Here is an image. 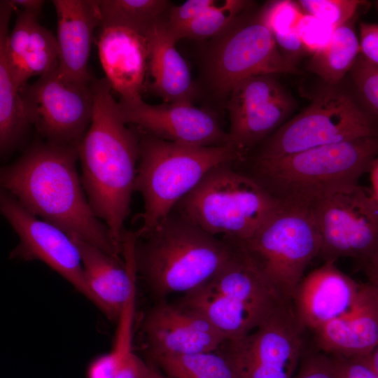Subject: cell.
I'll return each instance as SVG.
<instances>
[{
  "mask_svg": "<svg viewBox=\"0 0 378 378\" xmlns=\"http://www.w3.org/2000/svg\"><path fill=\"white\" fill-rule=\"evenodd\" d=\"M77 146L44 140L33 143L1 168V190L36 217L122 258L106 225L94 214L77 170Z\"/></svg>",
  "mask_w": 378,
  "mask_h": 378,
  "instance_id": "6da1fadb",
  "label": "cell"
},
{
  "mask_svg": "<svg viewBox=\"0 0 378 378\" xmlns=\"http://www.w3.org/2000/svg\"><path fill=\"white\" fill-rule=\"evenodd\" d=\"M91 123L77 146L81 181L94 214L122 248L139 158L141 132L122 119L106 78H92Z\"/></svg>",
  "mask_w": 378,
  "mask_h": 378,
  "instance_id": "7a4b0ae2",
  "label": "cell"
},
{
  "mask_svg": "<svg viewBox=\"0 0 378 378\" xmlns=\"http://www.w3.org/2000/svg\"><path fill=\"white\" fill-rule=\"evenodd\" d=\"M236 250V244L211 234L173 210L148 234L136 237L134 255L137 276L161 300L209 281Z\"/></svg>",
  "mask_w": 378,
  "mask_h": 378,
  "instance_id": "3957f363",
  "label": "cell"
},
{
  "mask_svg": "<svg viewBox=\"0 0 378 378\" xmlns=\"http://www.w3.org/2000/svg\"><path fill=\"white\" fill-rule=\"evenodd\" d=\"M378 155V134L319 146L286 156L251 160L247 174L281 203L311 206L358 185Z\"/></svg>",
  "mask_w": 378,
  "mask_h": 378,
  "instance_id": "277c9868",
  "label": "cell"
},
{
  "mask_svg": "<svg viewBox=\"0 0 378 378\" xmlns=\"http://www.w3.org/2000/svg\"><path fill=\"white\" fill-rule=\"evenodd\" d=\"M140 132L134 190L142 196L144 211L139 216L141 225L135 232L137 237L151 232L210 170L222 164L244 161L232 144L188 146Z\"/></svg>",
  "mask_w": 378,
  "mask_h": 378,
  "instance_id": "5b68a950",
  "label": "cell"
},
{
  "mask_svg": "<svg viewBox=\"0 0 378 378\" xmlns=\"http://www.w3.org/2000/svg\"><path fill=\"white\" fill-rule=\"evenodd\" d=\"M232 164L210 170L174 209L211 234L240 244L249 239L281 203Z\"/></svg>",
  "mask_w": 378,
  "mask_h": 378,
  "instance_id": "8992f818",
  "label": "cell"
},
{
  "mask_svg": "<svg viewBox=\"0 0 378 378\" xmlns=\"http://www.w3.org/2000/svg\"><path fill=\"white\" fill-rule=\"evenodd\" d=\"M237 244L269 289L284 302L292 301L321 246L311 207L292 203H281L249 239Z\"/></svg>",
  "mask_w": 378,
  "mask_h": 378,
  "instance_id": "52a82bcc",
  "label": "cell"
},
{
  "mask_svg": "<svg viewBox=\"0 0 378 378\" xmlns=\"http://www.w3.org/2000/svg\"><path fill=\"white\" fill-rule=\"evenodd\" d=\"M377 134L378 119L351 93L328 85L304 111L264 140L252 159L276 158Z\"/></svg>",
  "mask_w": 378,
  "mask_h": 378,
  "instance_id": "ba28073f",
  "label": "cell"
},
{
  "mask_svg": "<svg viewBox=\"0 0 378 378\" xmlns=\"http://www.w3.org/2000/svg\"><path fill=\"white\" fill-rule=\"evenodd\" d=\"M248 9L213 37L206 48L204 77L217 97L229 96L237 83L253 76L298 72L281 53L260 12L249 15Z\"/></svg>",
  "mask_w": 378,
  "mask_h": 378,
  "instance_id": "9c48e42d",
  "label": "cell"
},
{
  "mask_svg": "<svg viewBox=\"0 0 378 378\" xmlns=\"http://www.w3.org/2000/svg\"><path fill=\"white\" fill-rule=\"evenodd\" d=\"M325 262L350 258L364 267L378 257V202L370 188L357 185L311 206Z\"/></svg>",
  "mask_w": 378,
  "mask_h": 378,
  "instance_id": "30bf717a",
  "label": "cell"
},
{
  "mask_svg": "<svg viewBox=\"0 0 378 378\" xmlns=\"http://www.w3.org/2000/svg\"><path fill=\"white\" fill-rule=\"evenodd\" d=\"M304 329L292 301L281 303L254 330L219 349L239 378H294L305 352Z\"/></svg>",
  "mask_w": 378,
  "mask_h": 378,
  "instance_id": "8fae6325",
  "label": "cell"
},
{
  "mask_svg": "<svg viewBox=\"0 0 378 378\" xmlns=\"http://www.w3.org/2000/svg\"><path fill=\"white\" fill-rule=\"evenodd\" d=\"M28 119L43 140L77 146L92 118L91 82L62 75L58 66L20 89Z\"/></svg>",
  "mask_w": 378,
  "mask_h": 378,
  "instance_id": "7c38bea8",
  "label": "cell"
},
{
  "mask_svg": "<svg viewBox=\"0 0 378 378\" xmlns=\"http://www.w3.org/2000/svg\"><path fill=\"white\" fill-rule=\"evenodd\" d=\"M0 211L19 238L11 258L45 263L93 304L78 248L67 233L29 212L4 190Z\"/></svg>",
  "mask_w": 378,
  "mask_h": 378,
  "instance_id": "4fadbf2b",
  "label": "cell"
},
{
  "mask_svg": "<svg viewBox=\"0 0 378 378\" xmlns=\"http://www.w3.org/2000/svg\"><path fill=\"white\" fill-rule=\"evenodd\" d=\"M272 74L246 78L231 90L227 102L230 144L246 160L248 153L284 122L294 102Z\"/></svg>",
  "mask_w": 378,
  "mask_h": 378,
  "instance_id": "5bb4252c",
  "label": "cell"
},
{
  "mask_svg": "<svg viewBox=\"0 0 378 378\" xmlns=\"http://www.w3.org/2000/svg\"><path fill=\"white\" fill-rule=\"evenodd\" d=\"M124 121L159 139L188 146L231 144L228 132L211 111L189 103L152 105L142 98L120 99Z\"/></svg>",
  "mask_w": 378,
  "mask_h": 378,
  "instance_id": "9a60e30c",
  "label": "cell"
},
{
  "mask_svg": "<svg viewBox=\"0 0 378 378\" xmlns=\"http://www.w3.org/2000/svg\"><path fill=\"white\" fill-rule=\"evenodd\" d=\"M69 236L78 248L93 304L109 320L118 321L127 302L136 293V233L125 231L122 258L113 257L77 236Z\"/></svg>",
  "mask_w": 378,
  "mask_h": 378,
  "instance_id": "2e32d148",
  "label": "cell"
},
{
  "mask_svg": "<svg viewBox=\"0 0 378 378\" xmlns=\"http://www.w3.org/2000/svg\"><path fill=\"white\" fill-rule=\"evenodd\" d=\"M142 330L150 358L216 351L226 340L203 316L166 300L146 313Z\"/></svg>",
  "mask_w": 378,
  "mask_h": 378,
  "instance_id": "e0dca14e",
  "label": "cell"
},
{
  "mask_svg": "<svg viewBox=\"0 0 378 378\" xmlns=\"http://www.w3.org/2000/svg\"><path fill=\"white\" fill-rule=\"evenodd\" d=\"M360 286L335 262H324L302 279L293 294L298 322L314 332L344 316L356 304Z\"/></svg>",
  "mask_w": 378,
  "mask_h": 378,
  "instance_id": "ac0fdd59",
  "label": "cell"
},
{
  "mask_svg": "<svg viewBox=\"0 0 378 378\" xmlns=\"http://www.w3.org/2000/svg\"><path fill=\"white\" fill-rule=\"evenodd\" d=\"M97 46L105 78L120 99L141 98L148 69L146 33L101 24Z\"/></svg>",
  "mask_w": 378,
  "mask_h": 378,
  "instance_id": "d6986e66",
  "label": "cell"
},
{
  "mask_svg": "<svg viewBox=\"0 0 378 378\" xmlns=\"http://www.w3.org/2000/svg\"><path fill=\"white\" fill-rule=\"evenodd\" d=\"M57 19L58 69L66 78L89 83L88 60L94 31L101 24L99 0H53Z\"/></svg>",
  "mask_w": 378,
  "mask_h": 378,
  "instance_id": "ffe728a7",
  "label": "cell"
},
{
  "mask_svg": "<svg viewBox=\"0 0 378 378\" xmlns=\"http://www.w3.org/2000/svg\"><path fill=\"white\" fill-rule=\"evenodd\" d=\"M316 346L330 355L365 357L378 346V289L361 284L352 309L314 331Z\"/></svg>",
  "mask_w": 378,
  "mask_h": 378,
  "instance_id": "44dd1931",
  "label": "cell"
},
{
  "mask_svg": "<svg viewBox=\"0 0 378 378\" xmlns=\"http://www.w3.org/2000/svg\"><path fill=\"white\" fill-rule=\"evenodd\" d=\"M17 10L6 51L10 73L20 89L30 78L40 77L57 67L59 51L56 36L40 24L38 15Z\"/></svg>",
  "mask_w": 378,
  "mask_h": 378,
  "instance_id": "7402d4cb",
  "label": "cell"
},
{
  "mask_svg": "<svg viewBox=\"0 0 378 378\" xmlns=\"http://www.w3.org/2000/svg\"><path fill=\"white\" fill-rule=\"evenodd\" d=\"M167 17L146 32L152 92L165 103L192 104L196 94L188 66L169 34Z\"/></svg>",
  "mask_w": 378,
  "mask_h": 378,
  "instance_id": "603a6c76",
  "label": "cell"
},
{
  "mask_svg": "<svg viewBox=\"0 0 378 378\" xmlns=\"http://www.w3.org/2000/svg\"><path fill=\"white\" fill-rule=\"evenodd\" d=\"M15 10L9 0L0 1V154L9 157L25 141L32 127L23 100L10 73L6 43L9 22Z\"/></svg>",
  "mask_w": 378,
  "mask_h": 378,
  "instance_id": "cb8c5ba5",
  "label": "cell"
},
{
  "mask_svg": "<svg viewBox=\"0 0 378 378\" xmlns=\"http://www.w3.org/2000/svg\"><path fill=\"white\" fill-rule=\"evenodd\" d=\"M179 304L203 316L226 340L248 335L269 316L218 291L208 283L185 294Z\"/></svg>",
  "mask_w": 378,
  "mask_h": 378,
  "instance_id": "d4e9b609",
  "label": "cell"
},
{
  "mask_svg": "<svg viewBox=\"0 0 378 378\" xmlns=\"http://www.w3.org/2000/svg\"><path fill=\"white\" fill-rule=\"evenodd\" d=\"M360 55V44L350 22L334 29L330 41L312 55L308 69L330 86L337 85Z\"/></svg>",
  "mask_w": 378,
  "mask_h": 378,
  "instance_id": "484cf974",
  "label": "cell"
},
{
  "mask_svg": "<svg viewBox=\"0 0 378 378\" xmlns=\"http://www.w3.org/2000/svg\"><path fill=\"white\" fill-rule=\"evenodd\" d=\"M172 378H239L229 358L216 351L151 358Z\"/></svg>",
  "mask_w": 378,
  "mask_h": 378,
  "instance_id": "4316f807",
  "label": "cell"
},
{
  "mask_svg": "<svg viewBox=\"0 0 378 378\" xmlns=\"http://www.w3.org/2000/svg\"><path fill=\"white\" fill-rule=\"evenodd\" d=\"M171 6L166 0H99L101 24L127 27L146 34L167 15Z\"/></svg>",
  "mask_w": 378,
  "mask_h": 378,
  "instance_id": "83f0119b",
  "label": "cell"
},
{
  "mask_svg": "<svg viewBox=\"0 0 378 378\" xmlns=\"http://www.w3.org/2000/svg\"><path fill=\"white\" fill-rule=\"evenodd\" d=\"M251 5V1L245 0L219 1L216 6L183 26L174 30L168 29L169 34L175 42L181 38H212L223 31L241 13L250 8Z\"/></svg>",
  "mask_w": 378,
  "mask_h": 378,
  "instance_id": "f1b7e54d",
  "label": "cell"
},
{
  "mask_svg": "<svg viewBox=\"0 0 378 378\" xmlns=\"http://www.w3.org/2000/svg\"><path fill=\"white\" fill-rule=\"evenodd\" d=\"M134 316L132 310L123 312L118 321L113 349L92 361L88 368L87 378H115L125 356L133 351Z\"/></svg>",
  "mask_w": 378,
  "mask_h": 378,
  "instance_id": "f546056e",
  "label": "cell"
},
{
  "mask_svg": "<svg viewBox=\"0 0 378 378\" xmlns=\"http://www.w3.org/2000/svg\"><path fill=\"white\" fill-rule=\"evenodd\" d=\"M298 5L304 13L309 14L336 29L348 22L365 4L359 0H300Z\"/></svg>",
  "mask_w": 378,
  "mask_h": 378,
  "instance_id": "4dcf8cb0",
  "label": "cell"
},
{
  "mask_svg": "<svg viewBox=\"0 0 378 378\" xmlns=\"http://www.w3.org/2000/svg\"><path fill=\"white\" fill-rule=\"evenodd\" d=\"M259 12L262 20L273 36L296 29L304 13L298 3L289 0L269 1Z\"/></svg>",
  "mask_w": 378,
  "mask_h": 378,
  "instance_id": "1f68e13d",
  "label": "cell"
},
{
  "mask_svg": "<svg viewBox=\"0 0 378 378\" xmlns=\"http://www.w3.org/2000/svg\"><path fill=\"white\" fill-rule=\"evenodd\" d=\"M350 74L363 104L378 119V67L359 55Z\"/></svg>",
  "mask_w": 378,
  "mask_h": 378,
  "instance_id": "d6a6232c",
  "label": "cell"
},
{
  "mask_svg": "<svg viewBox=\"0 0 378 378\" xmlns=\"http://www.w3.org/2000/svg\"><path fill=\"white\" fill-rule=\"evenodd\" d=\"M296 29L305 51L312 55L327 45L334 31L330 26L305 13L301 16Z\"/></svg>",
  "mask_w": 378,
  "mask_h": 378,
  "instance_id": "836d02e7",
  "label": "cell"
},
{
  "mask_svg": "<svg viewBox=\"0 0 378 378\" xmlns=\"http://www.w3.org/2000/svg\"><path fill=\"white\" fill-rule=\"evenodd\" d=\"M335 378H378L364 357H330Z\"/></svg>",
  "mask_w": 378,
  "mask_h": 378,
  "instance_id": "e575fe53",
  "label": "cell"
},
{
  "mask_svg": "<svg viewBox=\"0 0 378 378\" xmlns=\"http://www.w3.org/2000/svg\"><path fill=\"white\" fill-rule=\"evenodd\" d=\"M294 378H335L330 356L304 352Z\"/></svg>",
  "mask_w": 378,
  "mask_h": 378,
  "instance_id": "d590c367",
  "label": "cell"
},
{
  "mask_svg": "<svg viewBox=\"0 0 378 378\" xmlns=\"http://www.w3.org/2000/svg\"><path fill=\"white\" fill-rule=\"evenodd\" d=\"M360 55L378 67V24H360Z\"/></svg>",
  "mask_w": 378,
  "mask_h": 378,
  "instance_id": "8d00e7d4",
  "label": "cell"
},
{
  "mask_svg": "<svg viewBox=\"0 0 378 378\" xmlns=\"http://www.w3.org/2000/svg\"><path fill=\"white\" fill-rule=\"evenodd\" d=\"M273 36L281 53L288 61L294 64L296 59L303 53L307 52L297 29L286 34L274 35Z\"/></svg>",
  "mask_w": 378,
  "mask_h": 378,
  "instance_id": "74e56055",
  "label": "cell"
},
{
  "mask_svg": "<svg viewBox=\"0 0 378 378\" xmlns=\"http://www.w3.org/2000/svg\"><path fill=\"white\" fill-rule=\"evenodd\" d=\"M138 357L133 351L125 356L115 378H138Z\"/></svg>",
  "mask_w": 378,
  "mask_h": 378,
  "instance_id": "f35d334b",
  "label": "cell"
},
{
  "mask_svg": "<svg viewBox=\"0 0 378 378\" xmlns=\"http://www.w3.org/2000/svg\"><path fill=\"white\" fill-rule=\"evenodd\" d=\"M15 10H24L39 15L41 13L44 1L42 0H10Z\"/></svg>",
  "mask_w": 378,
  "mask_h": 378,
  "instance_id": "ab89813d",
  "label": "cell"
},
{
  "mask_svg": "<svg viewBox=\"0 0 378 378\" xmlns=\"http://www.w3.org/2000/svg\"><path fill=\"white\" fill-rule=\"evenodd\" d=\"M138 378H165L154 367L139 358Z\"/></svg>",
  "mask_w": 378,
  "mask_h": 378,
  "instance_id": "60d3db41",
  "label": "cell"
},
{
  "mask_svg": "<svg viewBox=\"0 0 378 378\" xmlns=\"http://www.w3.org/2000/svg\"><path fill=\"white\" fill-rule=\"evenodd\" d=\"M369 174L371 182L370 190L374 198L378 202V155L373 161Z\"/></svg>",
  "mask_w": 378,
  "mask_h": 378,
  "instance_id": "b9f144b4",
  "label": "cell"
},
{
  "mask_svg": "<svg viewBox=\"0 0 378 378\" xmlns=\"http://www.w3.org/2000/svg\"><path fill=\"white\" fill-rule=\"evenodd\" d=\"M370 284L378 289V257L363 267Z\"/></svg>",
  "mask_w": 378,
  "mask_h": 378,
  "instance_id": "7bdbcfd3",
  "label": "cell"
},
{
  "mask_svg": "<svg viewBox=\"0 0 378 378\" xmlns=\"http://www.w3.org/2000/svg\"><path fill=\"white\" fill-rule=\"evenodd\" d=\"M364 358L378 375V346L370 355Z\"/></svg>",
  "mask_w": 378,
  "mask_h": 378,
  "instance_id": "ee69618b",
  "label": "cell"
},
{
  "mask_svg": "<svg viewBox=\"0 0 378 378\" xmlns=\"http://www.w3.org/2000/svg\"><path fill=\"white\" fill-rule=\"evenodd\" d=\"M377 8H378V1H377Z\"/></svg>",
  "mask_w": 378,
  "mask_h": 378,
  "instance_id": "f6af8a7d",
  "label": "cell"
}]
</instances>
